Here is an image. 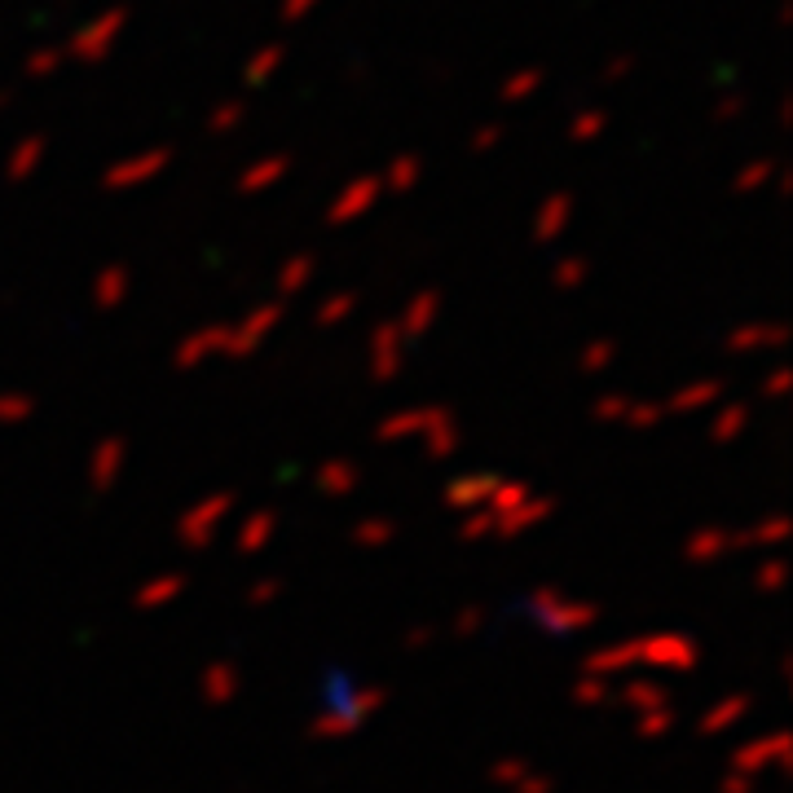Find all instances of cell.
<instances>
[{"label": "cell", "instance_id": "cell-48", "mask_svg": "<svg viewBox=\"0 0 793 793\" xmlns=\"http://www.w3.org/2000/svg\"><path fill=\"white\" fill-rule=\"evenodd\" d=\"M242 119H247V107H242L238 98H226V102H217V107L208 111V132L226 137L234 128H242Z\"/></svg>", "mask_w": 793, "mask_h": 793}, {"label": "cell", "instance_id": "cell-21", "mask_svg": "<svg viewBox=\"0 0 793 793\" xmlns=\"http://www.w3.org/2000/svg\"><path fill=\"white\" fill-rule=\"evenodd\" d=\"M718 402H723V379L718 375H701V379L680 384L662 406H666V415H696V410H714Z\"/></svg>", "mask_w": 793, "mask_h": 793}, {"label": "cell", "instance_id": "cell-13", "mask_svg": "<svg viewBox=\"0 0 793 793\" xmlns=\"http://www.w3.org/2000/svg\"><path fill=\"white\" fill-rule=\"evenodd\" d=\"M226 353V323H212V327H195L186 331L177 348H172V366L177 370H199L208 361H217Z\"/></svg>", "mask_w": 793, "mask_h": 793}, {"label": "cell", "instance_id": "cell-36", "mask_svg": "<svg viewBox=\"0 0 793 793\" xmlns=\"http://www.w3.org/2000/svg\"><path fill=\"white\" fill-rule=\"evenodd\" d=\"M366 723L361 718H353L344 705H331V710H323L314 723H309V736L314 741H344V736H353V732H361Z\"/></svg>", "mask_w": 793, "mask_h": 793}, {"label": "cell", "instance_id": "cell-15", "mask_svg": "<svg viewBox=\"0 0 793 793\" xmlns=\"http://www.w3.org/2000/svg\"><path fill=\"white\" fill-rule=\"evenodd\" d=\"M128 467V442L123 437H102L93 450H89V463H85V476H89V489L93 494H111L119 485Z\"/></svg>", "mask_w": 793, "mask_h": 793}, {"label": "cell", "instance_id": "cell-30", "mask_svg": "<svg viewBox=\"0 0 793 793\" xmlns=\"http://www.w3.org/2000/svg\"><path fill=\"white\" fill-rule=\"evenodd\" d=\"M314 274H318V260H314V256H305V251H300V256H287V260L278 265V278H274V300H282V305L296 300V296L314 282Z\"/></svg>", "mask_w": 793, "mask_h": 793}, {"label": "cell", "instance_id": "cell-16", "mask_svg": "<svg viewBox=\"0 0 793 793\" xmlns=\"http://www.w3.org/2000/svg\"><path fill=\"white\" fill-rule=\"evenodd\" d=\"M498 480H503L498 472H463V476H450V485L442 489V503H446L450 512H458V516L480 512V507L489 503V494H494Z\"/></svg>", "mask_w": 793, "mask_h": 793}, {"label": "cell", "instance_id": "cell-14", "mask_svg": "<svg viewBox=\"0 0 793 793\" xmlns=\"http://www.w3.org/2000/svg\"><path fill=\"white\" fill-rule=\"evenodd\" d=\"M287 177H291V155H256V159H247L242 172L234 177V190L247 195V199H256V195L278 190Z\"/></svg>", "mask_w": 793, "mask_h": 793}, {"label": "cell", "instance_id": "cell-3", "mask_svg": "<svg viewBox=\"0 0 793 793\" xmlns=\"http://www.w3.org/2000/svg\"><path fill=\"white\" fill-rule=\"evenodd\" d=\"M123 31H128V9H123V4H111V9L93 13L89 22H80V27L67 36L62 53H67V62H85V67L107 62L115 53V44L123 40Z\"/></svg>", "mask_w": 793, "mask_h": 793}, {"label": "cell", "instance_id": "cell-11", "mask_svg": "<svg viewBox=\"0 0 793 793\" xmlns=\"http://www.w3.org/2000/svg\"><path fill=\"white\" fill-rule=\"evenodd\" d=\"M442 415V406H402L393 415H384L375 424V442L379 446H402V442H424V433L433 428V419Z\"/></svg>", "mask_w": 793, "mask_h": 793}, {"label": "cell", "instance_id": "cell-35", "mask_svg": "<svg viewBox=\"0 0 793 793\" xmlns=\"http://www.w3.org/2000/svg\"><path fill=\"white\" fill-rule=\"evenodd\" d=\"M543 85H547V71L529 62V67H516V71H512V76L498 85V98L516 107V102H529V98H538V89H543Z\"/></svg>", "mask_w": 793, "mask_h": 793}, {"label": "cell", "instance_id": "cell-52", "mask_svg": "<svg viewBox=\"0 0 793 793\" xmlns=\"http://www.w3.org/2000/svg\"><path fill=\"white\" fill-rule=\"evenodd\" d=\"M503 137H507V128L498 123V119H489V123H476V132H472V155H494L498 146H503Z\"/></svg>", "mask_w": 793, "mask_h": 793}, {"label": "cell", "instance_id": "cell-39", "mask_svg": "<svg viewBox=\"0 0 793 793\" xmlns=\"http://www.w3.org/2000/svg\"><path fill=\"white\" fill-rule=\"evenodd\" d=\"M353 309H357V296H353V291H331V296L318 300L314 327H318V331H336V327H344V323L353 318Z\"/></svg>", "mask_w": 793, "mask_h": 793}, {"label": "cell", "instance_id": "cell-53", "mask_svg": "<svg viewBox=\"0 0 793 793\" xmlns=\"http://www.w3.org/2000/svg\"><path fill=\"white\" fill-rule=\"evenodd\" d=\"M454 640H472V635H480L485 631V608L480 604H467V608H458V617H454Z\"/></svg>", "mask_w": 793, "mask_h": 793}, {"label": "cell", "instance_id": "cell-57", "mask_svg": "<svg viewBox=\"0 0 793 793\" xmlns=\"http://www.w3.org/2000/svg\"><path fill=\"white\" fill-rule=\"evenodd\" d=\"M631 71H635V58H631V53H613V58L604 62L599 80H604V85H622V80H626Z\"/></svg>", "mask_w": 793, "mask_h": 793}, {"label": "cell", "instance_id": "cell-45", "mask_svg": "<svg viewBox=\"0 0 793 793\" xmlns=\"http://www.w3.org/2000/svg\"><path fill=\"white\" fill-rule=\"evenodd\" d=\"M662 419H666V406H662V402H635V397H631L622 428H631V433H653Z\"/></svg>", "mask_w": 793, "mask_h": 793}, {"label": "cell", "instance_id": "cell-32", "mask_svg": "<svg viewBox=\"0 0 793 793\" xmlns=\"http://www.w3.org/2000/svg\"><path fill=\"white\" fill-rule=\"evenodd\" d=\"M282 62H287V49H282V44H260V49H251L247 62H242V85H247V89H265L269 80H278Z\"/></svg>", "mask_w": 793, "mask_h": 793}, {"label": "cell", "instance_id": "cell-6", "mask_svg": "<svg viewBox=\"0 0 793 793\" xmlns=\"http://www.w3.org/2000/svg\"><path fill=\"white\" fill-rule=\"evenodd\" d=\"M168 163H172L168 146H146V150H132V155H119L102 172V190L107 195H137V190L155 186L168 172Z\"/></svg>", "mask_w": 793, "mask_h": 793}, {"label": "cell", "instance_id": "cell-29", "mask_svg": "<svg viewBox=\"0 0 793 793\" xmlns=\"http://www.w3.org/2000/svg\"><path fill=\"white\" fill-rule=\"evenodd\" d=\"M750 402H718L714 406V419H710V442L714 446H736L745 433H750Z\"/></svg>", "mask_w": 793, "mask_h": 793}, {"label": "cell", "instance_id": "cell-18", "mask_svg": "<svg viewBox=\"0 0 793 793\" xmlns=\"http://www.w3.org/2000/svg\"><path fill=\"white\" fill-rule=\"evenodd\" d=\"M613 705H622L626 714H648V710L671 705V692H666V683L657 680V675H631V680L617 683Z\"/></svg>", "mask_w": 793, "mask_h": 793}, {"label": "cell", "instance_id": "cell-46", "mask_svg": "<svg viewBox=\"0 0 793 793\" xmlns=\"http://www.w3.org/2000/svg\"><path fill=\"white\" fill-rule=\"evenodd\" d=\"M671 727H675V710H671V705L648 710V714H635V736H640V741H662V736H671Z\"/></svg>", "mask_w": 793, "mask_h": 793}, {"label": "cell", "instance_id": "cell-42", "mask_svg": "<svg viewBox=\"0 0 793 793\" xmlns=\"http://www.w3.org/2000/svg\"><path fill=\"white\" fill-rule=\"evenodd\" d=\"M613 361H617V340L613 336H595L577 353V370L582 375H604V370H613Z\"/></svg>", "mask_w": 793, "mask_h": 793}, {"label": "cell", "instance_id": "cell-60", "mask_svg": "<svg viewBox=\"0 0 793 793\" xmlns=\"http://www.w3.org/2000/svg\"><path fill=\"white\" fill-rule=\"evenodd\" d=\"M759 790V781L754 776H741V772H723V781H718V793H754Z\"/></svg>", "mask_w": 793, "mask_h": 793}, {"label": "cell", "instance_id": "cell-28", "mask_svg": "<svg viewBox=\"0 0 793 793\" xmlns=\"http://www.w3.org/2000/svg\"><path fill=\"white\" fill-rule=\"evenodd\" d=\"M274 534H278V512L274 507H256V512L242 516V525L234 534V547H238V556H260L274 543Z\"/></svg>", "mask_w": 793, "mask_h": 793}, {"label": "cell", "instance_id": "cell-58", "mask_svg": "<svg viewBox=\"0 0 793 793\" xmlns=\"http://www.w3.org/2000/svg\"><path fill=\"white\" fill-rule=\"evenodd\" d=\"M433 640H437V626H428V622H424V626H410V631L402 635V648H406V653H428V648H433Z\"/></svg>", "mask_w": 793, "mask_h": 793}, {"label": "cell", "instance_id": "cell-47", "mask_svg": "<svg viewBox=\"0 0 793 793\" xmlns=\"http://www.w3.org/2000/svg\"><path fill=\"white\" fill-rule=\"evenodd\" d=\"M36 415V397L31 393H0V428H18Z\"/></svg>", "mask_w": 793, "mask_h": 793}, {"label": "cell", "instance_id": "cell-1", "mask_svg": "<svg viewBox=\"0 0 793 793\" xmlns=\"http://www.w3.org/2000/svg\"><path fill=\"white\" fill-rule=\"evenodd\" d=\"M701 666V644L683 631H653V635H631L622 644H604L586 653L582 675L617 680L631 671H657V675H687Z\"/></svg>", "mask_w": 793, "mask_h": 793}, {"label": "cell", "instance_id": "cell-41", "mask_svg": "<svg viewBox=\"0 0 793 793\" xmlns=\"http://www.w3.org/2000/svg\"><path fill=\"white\" fill-rule=\"evenodd\" d=\"M613 692H617V680H599V675H577V683H573V701L582 710H608Z\"/></svg>", "mask_w": 793, "mask_h": 793}, {"label": "cell", "instance_id": "cell-56", "mask_svg": "<svg viewBox=\"0 0 793 793\" xmlns=\"http://www.w3.org/2000/svg\"><path fill=\"white\" fill-rule=\"evenodd\" d=\"M741 115H745V98L732 93V89H723V98L714 102V123H736Z\"/></svg>", "mask_w": 793, "mask_h": 793}, {"label": "cell", "instance_id": "cell-55", "mask_svg": "<svg viewBox=\"0 0 793 793\" xmlns=\"http://www.w3.org/2000/svg\"><path fill=\"white\" fill-rule=\"evenodd\" d=\"M785 388H790V370H785V366H772L767 379L759 384V402H781Z\"/></svg>", "mask_w": 793, "mask_h": 793}, {"label": "cell", "instance_id": "cell-49", "mask_svg": "<svg viewBox=\"0 0 793 793\" xmlns=\"http://www.w3.org/2000/svg\"><path fill=\"white\" fill-rule=\"evenodd\" d=\"M458 538H463V543H494V521H489V512L480 507V512L458 516Z\"/></svg>", "mask_w": 793, "mask_h": 793}, {"label": "cell", "instance_id": "cell-38", "mask_svg": "<svg viewBox=\"0 0 793 793\" xmlns=\"http://www.w3.org/2000/svg\"><path fill=\"white\" fill-rule=\"evenodd\" d=\"M608 111L604 107H582V111H573L568 119V141H577V146H595L604 132H608Z\"/></svg>", "mask_w": 793, "mask_h": 793}, {"label": "cell", "instance_id": "cell-44", "mask_svg": "<svg viewBox=\"0 0 793 793\" xmlns=\"http://www.w3.org/2000/svg\"><path fill=\"white\" fill-rule=\"evenodd\" d=\"M534 772V763L529 759H516V754H507V759H494L489 763V785L494 790H503V793H512L525 776Z\"/></svg>", "mask_w": 793, "mask_h": 793}, {"label": "cell", "instance_id": "cell-2", "mask_svg": "<svg viewBox=\"0 0 793 793\" xmlns=\"http://www.w3.org/2000/svg\"><path fill=\"white\" fill-rule=\"evenodd\" d=\"M525 613L534 617V626H538V631H547V635H556V640L582 635V631H586V626H595V617H599V608H595L591 599H573V595H565V591H561V586H552V582L529 591Z\"/></svg>", "mask_w": 793, "mask_h": 793}, {"label": "cell", "instance_id": "cell-51", "mask_svg": "<svg viewBox=\"0 0 793 793\" xmlns=\"http://www.w3.org/2000/svg\"><path fill=\"white\" fill-rule=\"evenodd\" d=\"M785 586V561L781 556H767L763 565L754 568V591H763V595H776Z\"/></svg>", "mask_w": 793, "mask_h": 793}, {"label": "cell", "instance_id": "cell-31", "mask_svg": "<svg viewBox=\"0 0 793 793\" xmlns=\"http://www.w3.org/2000/svg\"><path fill=\"white\" fill-rule=\"evenodd\" d=\"M314 485L327 494V498H348L357 485H361V467L353 458H327L318 472H314Z\"/></svg>", "mask_w": 793, "mask_h": 793}, {"label": "cell", "instance_id": "cell-27", "mask_svg": "<svg viewBox=\"0 0 793 793\" xmlns=\"http://www.w3.org/2000/svg\"><path fill=\"white\" fill-rule=\"evenodd\" d=\"M772 186H785V181H781V163H776L772 155H754V159H745V163L732 172V195H741V199L763 195V190H772Z\"/></svg>", "mask_w": 793, "mask_h": 793}, {"label": "cell", "instance_id": "cell-25", "mask_svg": "<svg viewBox=\"0 0 793 793\" xmlns=\"http://www.w3.org/2000/svg\"><path fill=\"white\" fill-rule=\"evenodd\" d=\"M128 291H132V274H128V265H119V260L102 265V269L93 274V282H89V296H93V305H98L102 314L123 309Z\"/></svg>", "mask_w": 793, "mask_h": 793}, {"label": "cell", "instance_id": "cell-62", "mask_svg": "<svg viewBox=\"0 0 793 793\" xmlns=\"http://www.w3.org/2000/svg\"><path fill=\"white\" fill-rule=\"evenodd\" d=\"M790 0H781V9H776V22H781V27H790Z\"/></svg>", "mask_w": 793, "mask_h": 793}, {"label": "cell", "instance_id": "cell-24", "mask_svg": "<svg viewBox=\"0 0 793 793\" xmlns=\"http://www.w3.org/2000/svg\"><path fill=\"white\" fill-rule=\"evenodd\" d=\"M186 586H190L186 573H155V577H146V582L137 586L132 608H137V613H159V608L177 604V599L186 595Z\"/></svg>", "mask_w": 793, "mask_h": 793}, {"label": "cell", "instance_id": "cell-23", "mask_svg": "<svg viewBox=\"0 0 793 793\" xmlns=\"http://www.w3.org/2000/svg\"><path fill=\"white\" fill-rule=\"evenodd\" d=\"M750 710H754V696H750V692H727V696H718V701L701 714L696 732H701V736H723V732H732L736 723H745Z\"/></svg>", "mask_w": 793, "mask_h": 793}, {"label": "cell", "instance_id": "cell-20", "mask_svg": "<svg viewBox=\"0 0 793 793\" xmlns=\"http://www.w3.org/2000/svg\"><path fill=\"white\" fill-rule=\"evenodd\" d=\"M785 344V323H741L723 336V348L732 357H754V353H767V348H781Z\"/></svg>", "mask_w": 793, "mask_h": 793}, {"label": "cell", "instance_id": "cell-40", "mask_svg": "<svg viewBox=\"0 0 793 793\" xmlns=\"http://www.w3.org/2000/svg\"><path fill=\"white\" fill-rule=\"evenodd\" d=\"M586 278H591V260H586V256H561V260L552 265V287H556L561 296L582 291Z\"/></svg>", "mask_w": 793, "mask_h": 793}, {"label": "cell", "instance_id": "cell-54", "mask_svg": "<svg viewBox=\"0 0 793 793\" xmlns=\"http://www.w3.org/2000/svg\"><path fill=\"white\" fill-rule=\"evenodd\" d=\"M282 595V577H256L251 586H247V604L251 608H265V604H274Z\"/></svg>", "mask_w": 793, "mask_h": 793}, {"label": "cell", "instance_id": "cell-9", "mask_svg": "<svg viewBox=\"0 0 793 793\" xmlns=\"http://www.w3.org/2000/svg\"><path fill=\"white\" fill-rule=\"evenodd\" d=\"M366 366H370V379H375V384H393V379L406 370V340H402V331L393 327V318L370 331V340H366Z\"/></svg>", "mask_w": 793, "mask_h": 793}, {"label": "cell", "instance_id": "cell-59", "mask_svg": "<svg viewBox=\"0 0 793 793\" xmlns=\"http://www.w3.org/2000/svg\"><path fill=\"white\" fill-rule=\"evenodd\" d=\"M327 0H282V22H305L314 9H323Z\"/></svg>", "mask_w": 793, "mask_h": 793}, {"label": "cell", "instance_id": "cell-12", "mask_svg": "<svg viewBox=\"0 0 793 793\" xmlns=\"http://www.w3.org/2000/svg\"><path fill=\"white\" fill-rule=\"evenodd\" d=\"M732 552H741V534H736V529H723V525H701V529H692V534L683 538V561L696 568L718 565V561L732 556Z\"/></svg>", "mask_w": 793, "mask_h": 793}, {"label": "cell", "instance_id": "cell-61", "mask_svg": "<svg viewBox=\"0 0 793 793\" xmlns=\"http://www.w3.org/2000/svg\"><path fill=\"white\" fill-rule=\"evenodd\" d=\"M512 793H556V781H552L547 772H529Z\"/></svg>", "mask_w": 793, "mask_h": 793}, {"label": "cell", "instance_id": "cell-43", "mask_svg": "<svg viewBox=\"0 0 793 793\" xmlns=\"http://www.w3.org/2000/svg\"><path fill=\"white\" fill-rule=\"evenodd\" d=\"M62 62H67L62 44H40V49H31V53H27L22 76H27V80H53V76L62 71Z\"/></svg>", "mask_w": 793, "mask_h": 793}, {"label": "cell", "instance_id": "cell-10", "mask_svg": "<svg viewBox=\"0 0 793 793\" xmlns=\"http://www.w3.org/2000/svg\"><path fill=\"white\" fill-rule=\"evenodd\" d=\"M552 516H556V498L529 494L521 507H512V512H503V516H489V521H494V543H516V538L534 534L538 525H547Z\"/></svg>", "mask_w": 793, "mask_h": 793}, {"label": "cell", "instance_id": "cell-4", "mask_svg": "<svg viewBox=\"0 0 793 793\" xmlns=\"http://www.w3.org/2000/svg\"><path fill=\"white\" fill-rule=\"evenodd\" d=\"M234 503H238L234 489H212V494H204L199 503H190V507L177 516V543H181L186 552H208V547L217 543L221 525L229 521Z\"/></svg>", "mask_w": 793, "mask_h": 793}, {"label": "cell", "instance_id": "cell-26", "mask_svg": "<svg viewBox=\"0 0 793 793\" xmlns=\"http://www.w3.org/2000/svg\"><path fill=\"white\" fill-rule=\"evenodd\" d=\"M238 687H242V675H238L234 662H208V666L199 671V701L212 705V710L229 705V701L238 696Z\"/></svg>", "mask_w": 793, "mask_h": 793}, {"label": "cell", "instance_id": "cell-34", "mask_svg": "<svg viewBox=\"0 0 793 793\" xmlns=\"http://www.w3.org/2000/svg\"><path fill=\"white\" fill-rule=\"evenodd\" d=\"M348 543L361 547V552H384L397 543V521L393 516H361L353 529H348Z\"/></svg>", "mask_w": 793, "mask_h": 793}, {"label": "cell", "instance_id": "cell-50", "mask_svg": "<svg viewBox=\"0 0 793 793\" xmlns=\"http://www.w3.org/2000/svg\"><path fill=\"white\" fill-rule=\"evenodd\" d=\"M626 406H631L626 393H604V397H595L591 419H595V424H622V419H626Z\"/></svg>", "mask_w": 793, "mask_h": 793}, {"label": "cell", "instance_id": "cell-22", "mask_svg": "<svg viewBox=\"0 0 793 793\" xmlns=\"http://www.w3.org/2000/svg\"><path fill=\"white\" fill-rule=\"evenodd\" d=\"M49 159V137L44 132H22L13 146H9V159H4V177L9 181H31Z\"/></svg>", "mask_w": 793, "mask_h": 793}, {"label": "cell", "instance_id": "cell-19", "mask_svg": "<svg viewBox=\"0 0 793 793\" xmlns=\"http://www.w3.org/2000/svg\"><path fill=\"white\" fill-rule=\"evenodd\" d=\"M573 217H577V199L568 195V190H552L538 208H534V242H556L568 226H573Z\"/></svg>", "mask_w": 793, "mask_h": 793}, {"label": "cell", "instance_id": "cell-37", "mask_svg": "<svg viewBox=\"0 0 793 793\" xmlns=\"http://www.w3.org/2000/svg\"><path fill=\"white\" fill-rule=\"evenodd\" d=\"M736 534H741V547H781L790 534V521L781 512H767L763 521H754L750 529H736Z\"/></svg>", "mask_w": 793, "mask_h": 793}, {"label": "cell", "instance_id": "cell-33", "mask_svg": "<svg viewBox=\"0 0 793 793\" xmlns=\"http://www.w3.org/2000/svg\"><path fill=\"white\" fill-rule=\"evenodd\" d=\"M419 181H424V159H419V155H397V159H388V168L379 172L384 195H415Z\"/></svg>", "mask_w": 793, "mask_h": 793}, {"label": "cell", "instance_id": "cell-8", "mask_svg": "<svg viewBox=\"0 0 793 793\" xmlns=\"http://www.w3.org/2000/svg\"><path fill=\"white\" fill-rule=\"evenodd\" d=\"M790 763V732H763V736H754V741H745V745H736V754H732V772H741V776H763V772H772V767H785Z\"/></svg>", "mask_w": 793, "mask_h": 793}, {"label": "cell", "instance_id": "cell-17", "mask_svg": "<svg viewBox=\"0 0 793 793\" xmlns=\"http://www.w3.org/2000/svg\"><path fill=\"white\" fill-rule=\"evenodd\" d=\"M442 305H446V300H442V291H433V287H428V291H415V296L402 305V314L393 318V327L402 331V340H406V344L424 340V336L437 327V318H442Z\"/></svg>", "mask_w": 793, "mask_h": 793}, {"label": "cell", "instance_id": "cell-7", "mask_svg": "<svg viewBox=\"0 0 793 793\" xmlns=\"http://www.w3.org/2000/svg\"><path fill=\"white\" fill-rule=\"evenodd\" d=\"M384 199V186H379V172H361L353 181H344L336 190V199L327 204V226H357L361 217H370V208Z\"/></svg>", "mask_w": 793, "mask_h": 793}, {"label": "cell", "instance_id": "cell-5", "mask_svg": "<svg viewBox=\"0 0 793 793\" xmlns=\"http://www.w3.org/2000/svg\"><path fill=\"white\" fill-rule=\"evenodd\" d=\"M282 314H287L282 300H260L238 323H226V353H221V361H247L251 353H260L269 344V336L282 327Z\"/></svg>", "mask_w": 793, "mask_h": 793}]
</instances>
